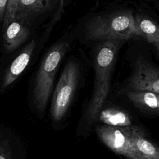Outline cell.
Returning <instances> with one entry per match:
<instances>
[{
    "label": "cell",
    "instance_id": "cell-1",
    "mask_svg": "<svg viewBox=\"0 0 159 159\" xmlns=\"http://www.w3.org/2000/svg\"><path fill=\"white\" fill-rule=\"evenodd\" d=\"M126 42L120 39L107 40L98 42L92 47L90 55L94 70L93 86L87 107L78 127L81 135L88 132L106 102L110 92L112 74L119 51Z\"/></svg>",
    "mask_w": 159,
    "mask_h": 159
},
{
    "label": "cell",
    "instance_id": "cell-2",
    "mask_svg": "<svg viewBox=\"0 0 159 159\" xmlns=\"http://www.w3.org/2000/svg\"><path fill=\"white\" fill-rule=\"evenodd\" d=\"M80 37L93 45L112 39L142 40L134 12L128 7L107 9L86 17L80 27Z\"/></svg>",
    "mask_w": 159,
    "mask_h": 159
},
{
    "label": "cell",
    "instance_id": "cell-3",
    "mask_svg": "<svg viewBox=\"0 0 159 159\" xmlns=\"http://www.w3.org/2000/svg\"><path fill=\"white\" fill-rule=\"evenodd\" d=\"M72 37L65 35L47 51L37 70L33 83L32 99L39 114L43 113L52 94L58 68L71 47Z\"/></svg>",
    "mask_w": 159,
    "mask_h": 159
},
{
    "label": "cell",
    "instance_id": "cell-4",
    "mask_svg": "<svg viewBox=\"0 0 159 159\" xmlns=\"http://www.w3.org/2000/svg\"><path fill=\"white\" fill-rule=\"evenodd\" d=\"M82 77V66L77 58H70L65 63L55 88L50 107L54 122L60 121L66 115Z\"/></svg>",
    "mask_w": 159,
    "mask_h": 159
},
{
    "label": "cell",
    "instance_id": "cell-5",
    "mask_svg": "<svg viewBox=\"0 0 159 159\" xmlns=\"http://www.w3.org/2000/svg\"><path fill=\"white\" fill-rule=\"evenodd\" d=\"M125 91H143L159 94V66L143 57L135 61Z\"/></svg>",
    "mask_w": 159,
    "mask_h": 159
},
{
    "label": "cell",
    "instance_id": "cell-6",
    "mask_svg": "<svg viewBox=\"0 0 159 159\" xmlns=\"http://www.w3.org/2000/svg\"><path fill=\"white\" fill-rule=\"evenodd\" d=\"M134 127V125L126 127H116L103 124L96 126L95 131L101 141L110 150L129 159Z\"/></svg>",
    "mask_w": 159,
    "mask_h": 159
},
{
    "label": "cell",
    "instance_id": "cell-7",
    "mask_svg": "<svg viewBox=\"0 0 159 159\" xmlns=\"http://www.w3.org/2000/svg\"><path fill=\"white\" fill-rule=\"evenodd\" d=\"M58 0H19L14 19L30 27L38 17L52 11Z\"/></svg>",
    "mask_w": 159,
    "mask_h": 159
},
{
    "label": "cell",
    "instance_id": "cell-8",
    "mask_svg": "<svg viewBox=\"0 0 159 159\" xmlns=\"http://www.w3.org/2000/svg\"><path fill=\"white\" fill-rule=\"evenodd\" d=\"M36 47V41L31 40L19 52L7 66L2 78L1 87L6 89L14 83L28 66Z\"/></svg>",
    "mask_w": 159,
    "mask_h": 159
},
{
    "label": "cell",
    "instance_id": "cell-9",
    "mask_svg": "<svg viewBox=\"0 0 159 159\" xmlns=\"http://www.w3.org/2000/svg\"><path fill=\"white\" fill-rule=\"evenodd\" d=\"M129 159H159V146L147 137L140 126L134 125Z\"/></svg>",
    "mask_w": 159,
    "mask_h": 159
},
{
    "label": "cell",
    "instance_id": "cell-10",
    "mask_svg": "<svg viewBox=\"0 0 159 159\" xmlns=\"http://www.w3.org/2000/svg\"><path fill=\"white\" fill-rule=\"evenodd\" d=\"M134 17L135 26L142 40L150 45L156 58L159 59V24L145 13H135Z\"/></svg>",
    "mask_w": 159,
    "mask_h": 159
},
{
    "label": "cell",
    "instance_id": "cell-11",
    "mask_svg": "<svg viewBox=\"0 0 159 159\" xmlns=\"http://www.w3.org/2000/svg\"><path fill=\"white\" fill-rule=\"evenodd\" d=\"M30 30L29 27L14 19L3 28L2 46L7 53L12 52L29 39Z\"/></svg>",
    "mask_w": 159,
    "mask_h": 159
},
{
    "label": "cell",
    "instance_id": "cell-12",
    "mask_svg": "<svg viewBox=\"0 0 159 159\" xmlns=\"http://www.w3.org/2000/svg\"><path fill=\"white\" fill-rule=\"evenodd\" d=\"M129 101L145 112L159 115V94L143 91H124Z\"/></svg>",
    "mask_w": 159,
    "mask_h": 159
},
{
    "label": "cell",
    "instance_id": "cell-13",
    "mask_svg": "<svg viewBox=\"0 0 159 159\" xmlns=\"http://www.w3.org/2000/svg\"><path fill=\"white\" fill-rule=\"evenodd\" d=\"M97 119L104 125L116 127H126L133 125L129 114L114 106H103L98 115Z\"/></svg>",
    "mask_w": 159,
    "mask_h": 159
},
{
    "label": "cell",
    "instance_id": "cell-14",
    "mask_svg": "<svg viewBox=\"0 0 159 159\" xmlns=\"http://www.w3.org/2000/svg\"><path fill=\"white\" fill-rule=\"evenodd\" d=\"M18 1L19 0H7L4 20L2 24V29L14 19Z\"/></svg>",
    "mask_w": 159,
    "mask_h": 159
},
{
    "label": "cell",
    "instance_id": "cell-15",
    "mask_svg": "<svg viewBox=\"0 0 159 159\" xmlns=\"http://www.w3.org/2000/svg\"><path fill=\"white\" fill-rule=\"evenodd\" d=\"M0 159H12L7 140L0 139Z\"/></svg>",
    "mask_w": 159,
    "mask_h": 159
},
{
    "label": "cell",
    "instance_id": "cell-16",
    "mask_svg": "<svg viewBox=\"0 0 159 159\" xmlns=\"http://www.w3.org/2000/svg\"><path fill=\"white\" fill-rule=\"evenodd\" d=\"M7 0H0V24H2Z\"/></svg>",
    "mask_w": 159,
    "mask_h": 159
},
{
    "label": "cell",
    "instance_id": "cell-17",
    "mask_svg": "<svg viewBox=\"0 0 159 159\" xmlns=\"http://www.w3.org/2000/svg\"><path fill=\"white\" fill-rule=\"evenodd\" d=\"M145 1H151V0H145Z\"/></svg>",
    "mask_w": 159,
    "mask_h": 159
},
{
    "label": "cell",
    "instance_id": "cell-18",
    "mask_svg": "<svg viewBox=\"0 0 159 159\" xmlns=\"http://www.w3.org/2000/svg\"><path fill=\"white\" fill-rule=\"evenodd\" d=\"M58 1H60V0H58Z\"/></svg>",
    "mask_w": 159,
    "mask_h": 159
}]
</instances>
